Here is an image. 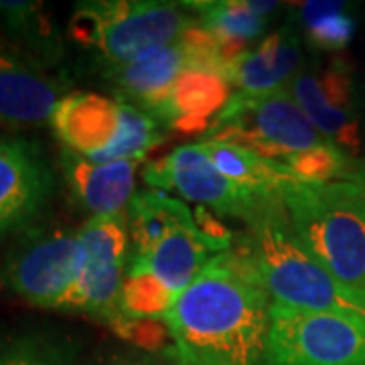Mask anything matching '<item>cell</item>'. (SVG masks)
<instances>
[{"label": "cell", "instance_id": "6da1fadb", "mask_svg": "<svg viewBox=\"0 0 365 365\" xmlns=\"http://www.w3.org/2000/svg\"><path fill=\"white\" fill-rule=\"evenodd\" d=\"M272 299L244 252L213 254L165 323L173 365H266Z\"/></svg>", "mask_w": 365, "mask_h": 365}, {"label": "cell", "instance_id": "7a4b0ae2", "mask_svg": "<svg viewBox=\"0 0 365 365\" xmlns=\"http://www.w3.org/2000/svg\"><path fill=\"white\" fill-rule=\"evenodd\" d=\"M246 227L248 232L235 248L252 260L274 304L365 321V294L341 284L311 256L294 234L282 203L262 211Z\"/></svg>", "mask_w": 365, "mask_h": 365}, {"label": "cell", "instance_id": "3957f363", "mask_svg": "<svg viewBox=\"0 0 365 365\" xmlns=\"http://www.w3.org/2000/svg\"><path fill=\"white\" fill-rule=\"evenodd\" d=\"M282 205L300 244L341 284L365 294V191L351 181H292Z\"/></svg>", "mask_w": 365, "mask_h": 365}, {"label": "cell", "instance_id": "277c9868", "mask_svg": "<svg viewBox=\"0 0 365 365\" xmlns=\"http://www.w3.org/2000/svg\"><path fill=\"white\" fill-rule=\"evenodd\" d=\"M197 23L185 2L90 0L76 4L67 37L90 53L104 71L179 41Z\"/></svg>", "mask_w": 365, "mask_h": 365}, {"label": "cell", "instance_id": "5b68a950", "mask_svg": "<svg viewBox=\"0 0 365 365\" xmlns=\"http://www.w3.org/2000/svg\"><path fill=\"white\" fill-rule=\"evenodd\" d=\"M49 126L63 148L96 163L143 160L167 143L157 118L120 98L91 91L66 93Z\"/></svg>", "mask_w": 365, "mask_h": 365}, {"label": "cell", "instance_id": "8992f818", "mask_svg": "<svg viewBox=\"0 0 365 365\" xmlns=\"http://www.w3.org/2000/svg\"><path fill=\"white\" fill-rule=\"evenodd\" d=\"M207 140L240 144L278 163L329 143L287 90L234 93L201 136V143Z\"/></svg>", "mask_w": 365, "mask_h": 365}, {"label": "cell", "instance_id": "52a82bcc", "mask_svg": "<svg viewBox=\"0 0 365 365\" xmlns=\"http://www.w3.org/2000/svg\"><path fill=\"white\" fill-rule=\"evenodd\" d=\"M78 246L76 282L57 311L88 314L112 329L120 319L118 299L130 260L126 213L90 217L78 230Z\"/></svg>", "mask_w": 365, "mask_h": 365}, {"label": "cell", "instance_id": "ba28073f", "mask_svg": "<svg viewBox=\"0 0 365 365\" xmlns=\"http://www.w3.org/2000/svg\"><path fill=\"white\" fill-rule=\"evenodd\" d=\"M78 232L31 225L0 264V287L26 304L57 311L76 282Z\"/></svg>", "mask_w": 365, "mask_h": 365}, {"label": "cell", "instance_id": "9c48e42d", "mask_svg": "<svg viewBox=\"0 0 365 365\" xmlns=\"http://www.w3.org/2000/svg\"><path fill=\"white\" fill-rule=\"evenodd\" d=\"M266 365H365V321L272 302Z\"/></svg>", "mask_w": 365, "mask_h": 365}, {"label": "cell", "instance_id": "30bf717a", "mask_svg": "<svg viewBox=\"0 0 365 365\" xmlns=\"http://www.w3.org/2000/svg\"><path fill=\"white\" fill-rule=\"evenodd\" d=\"M143 179L157 191L177 193L185 201L209 207L223 217L242 220L246 225L262 211L282 203L262 199L227 181L199 143L179 146L167 157L148 163L143 170Z\"/></svg>", "mask_w": 365, "mask_h": 365}, {"label": "cell", "instance_id": "8fae6325", "mask_svg": "<svg viewBox=\"0 0 365 365\" xmlns=\"http://www.w3.org/2000/svg\"><path fill=\"white\" fill-rule=\"evenodd\" d=\"M287 91L323 138L351 158H359L361 114L349 59L335 55L325 66L302 67Z\"/></svg>", "mask_w": 365, "mask_h": 365}, {"label": "cell", "instance_id": "7c38bea8", "mask_svg": "<svg viewBox=\"0 0 365 365\" xmlns=\"http://www.w3.org/2000/svg\"><path fill=\"white\" fill-rule=\"evenodd\" d=\"M55 173L37 140L0 136V237L25 232L45 213Z\"/></svg>", "mask_w": 365, "mask_h": 365}, {"label": "cell", "instance_id": "4fadbf2b", "mask_svg": "<svg viewBox=\"0 0 365 365\" xmlns=\"http://www.w3.org/2000/svg\"><path fill=\"white\" fill-rule=\"evenodd\" d=\"M63 86L16 45L0 39V126L39 128L51 122Z\"/></svg>", "mask_w": 365, "mask_h": 365}, {"label": "cell", "instance_id": "5bb4252c", "mask_svg": "<svg viewBox=\"0 0 365 365\" xmlns=\"http://www.w3.org/2000/svg\"><path fill=\"white\" fill-rule=\"evenodd\" d=\"M143 160L96 163L61 146L59 167L67 191L91 217L122 215L130 205L136 189V170Z\"/></svg>", "mask_w": 365, "mask_h": 365}, {"label": "cell", "instance_id": "9a60e30c", "mask_svg": "<svg viewBox=\"0 0 365 365\" xmlns=\"http://www.w3.org/2000/svg\"><path fill=\"white\" fill-rule=\"evenodd\" d=\"M187 69H197V63L193 53L181 37L126 66L104 69L102 76L112 83L116 98L153 116L165 102L173 83Z\"/></svg>", "mask_w": 365, "mask_h": 365}, {"label": "cell", "instance_id": "2e32d148", "mask_svg": "<svg viewBox=\"0 0 365 365\" xmlns=\"http://www.w3.org/2000/svg\"><path fill=\"white\" fill-rule=\"evenodd\" d=\"M302 47L299 31L287 23L280 31L234 57L223 71V78L242 93L282 91L302 69Z\"/></svg>", "mask_w": 365, "mask_h": 365}, {"label": "cell", "instance_id": "e0dca14e", "mask_svg": "<svg viewBox=\"0 0 365 365\" xmlns=\"http://www.w3.org/2000/svg\"><path fill=\"white\" fill-rule=\"evenodd\" d=\"M232 86L217 73L187 69L173 83L165 102L153 118L185 136H203L232 100Z\"/></svg>", "mask_w": 365, "mask_h": 365}, {"label": "cell", "instance_id": "ac0fdd59", "mask_svg": "<svg viewBox=\"0 0 365 365\" xmlns=\"http://www.w3.org/2000/svg\"><path fill=\"white\" fill-rule=\"evenodd\" d=\"M207 158L227 181L254 195L270 201H282V191L299 177L284 163L266 158L246 146L222 140L199 143Z\"/></svg>", "mask_w": 365, "mask_h": 365}, {"label": "cell", "instance_id": "d6986e66", "mask_svg": "<svg viewBox=\"0 0 365 365\" xmlns=\"http://www.w3.org/2000/svg\"><path fill=\"white\" fill-rule=\"evenodd\" d=\"M0 23L14 45L45 69L66 59V39L43 2L0 0Z\"/></svg>", "mask_w": 365, "mask_h": 365}, {"label": "cell", "instance_id": "ffe728a7", "mask_svg": "<svg viewBox=\"0 0 365 365\" xmlns=\"http://www.w3.org/2000/svg\"><path fill=\"white\" fill-rule=\"evenodd\" d=\"M195 14L199 25L222 45L244 53L248 43L262 37L268 16L278 9V2L260 0H199L185 2Z\"/></svg>", "mask_w": 365, "mask_h": 365}, {"label": "cell", "instance_id": "44dd1931", "mask_svg": "<svg viewBox=\"0 0 365 365\" xmlns=\"http://www.w3.org/2000/svg\"><path fill=\"white\" fill-rule=\"evenodd\" d=\"M211 252L213 250L199 227L189 225L173 230L146 256L134 258H143L146 266L160 278V282L179 297L213 258Z\"/></svg>", "mask_w": 365, "mask_h": 365}, {"label": "cell", "instance_id": "7402d4cb", "mask_svg": "<svg viewBox=\"0 0 365 365\" xmlns=\"http://www.w3.org/2000/svg\"><path fill=\"white\" fill-rule=\"evenodd\" d=\"M126 217L134 246L132 256H146L177 227L197 225L195 215L187 207V203L157 189L132 197Z\"/></svg>", "mask_w": 365, "mask_h": 365}, {"label": "cell", "instance_id": "603a6c76", "mask_svg": "<svg viewBox=\"0 0 365 365\" xmlns=\"http://www.w3.org/2000/svg\"><path fill=\"white\" fill-rule=\"evenodd\" d=\"M175 300L177 294L160 282V278L146 266V262L130 256L118 299L120 314L126 319L165 321Z\"/></svg>", "mask_w": 365, "mask_h": 365}, {"label": "cell", "instance_id": "cb8c5ba5", "mask_svg": "<svg viewBox=\"0 0 365 365\" xmlns=\"http://www.w3.org/2000/svg\"><path fill=\"white\" fill-rule=\"evenodd\" d=\"M79 343L59 331H23L0 341V365H76Z\"/></svg>", "mask_w": 365, "mask_h": 365}, {"label": "cell", "instance_id": "d4e9b609", "mask_svg": "<svg viewBox=\"0 0 365 365\" xmlns=\"http://www.w3.org/2000/svg\"><path fill=\"white\" fill-rule=\"evenodd\" d=\"M300 6V25L311 47L339 53L351 43L355 21L343 2H304Z\"/></svg>", "mask_w": 365, "mask_h": 365}, {"label": "cell", "instance_id": "484cf974", "mask_svg": "<svg viewBox=\"0 0 365 365\" xmlns=\"http://www.w3.org/2000/svg\"><path fill=\"white\" fill-rule=\"evenodd\" d=\"M284 165L299 177L300 181L333 182L347 181L353 158L347 153H343L339 146H335L333 143H325L313 150H307L302 155L288 158Z\"/></svg>", "mask_w": 365, "mask_h": 365}, {"label": "cell", "instance_id": "4316f807", "mask_svg": "<svg viewBox=\"0 0 365 365\" xmlns=\"http://www.w3.org/2000/svg\"><path fill=\"white\" fill-rule=\"evenodd\" d=\"M88 365H173L169 355L163 351H148L136 345H106L91 355Z\"/></svg>", "mask_w": 365, "mask_h": 365}, {"label": "cell", "instance_id": "83f0119b", "mask_svg": "<svg viewBox=\"0 0 365 365\" xmlns=\"http://www.w3.org/2000/svg\"><path fill=\"white\" fill-rule=\"evenodd\" d=\"M347 181L355 182L357 187H361L365 191V157L353 158V165L349 175H347Z\"/></svg>", "mask_w": 365, "mask_h": 365}]
</instances>
